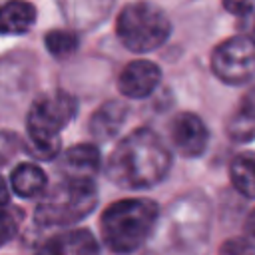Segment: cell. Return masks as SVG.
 Instances as JSON below:
<instances>
[{"label": "cell", "instance_id": "obj_1", "mask_svg": "<svg viewBox=\"0 0 255 255\" xmlns=\"http://www.w3.org/2000/svg\"><path fill=\"white\" fill-rule=\"evenodd\" d=\"M171 155L165 143L149 128H139L124 137L108 157V177L128 189H143L159 183L169 171Z\"/></svg>", "mask_w": 255, "mask_h": 255}, {"label": "cell", "instance_id": "obj_2", "mask_svg": "<svg viewBox=\"0 0 255 255\" xmlns=\"http://www.w3.org/2000/svg\"><path fill=\"white\" fill-rule=\"evenodd\" d=\"M157 215L159 207L153 199H120L102 213V239L116 253H131L151 235Z\"/></svg>", "mask_w": 255, "mask_h": 255}, {"label": "cell", "instance_id": "obj_3", "mask_svg": "<svg viewBox=\"0 0 255 255\" xmlns=\"http://www.w3.org/2000/svg\"><path fill=\"white\" fill-rule=\"evenodd\" d=\"M78 102L64 90H52L38 96L26 118L28 147L38 159H54L60 151V131L74 120Z\"/></svg>", "mask_w": 255, "mask_h": 255}, {"label": "cell", "instance_id": "obj_4", "mask_svg": "<svg viewBox=\"0 0 255 255\" xmlns=\"http://www.w3.org/2000/svg\"><path fill=\"white\" fill-rule=\"evenodd\" d=\"M98 203L94 179H68L54 185L38 203L34 219L42 227H66L88 217Z\"/></svg>", "mask_w": 255, "mask_h": 255}, {"label": "cell", "instance_id": "obj_5", "mask_svg": "<svg viewBox=\"0 0 255 255\" xmlns=\"http://www.w3.org/2000/svg\"><path fill=\"white\" fill-rule=\"evenodd\" d=\"M116 34L128 50L147 54L165 44L171 34V22L161 8L149 2H131L122 8L116 20Z\"/></svg>", "mask_w": 255, "mask_h": 255}, {"label": "cell", "instance_id": "obj_6", "mask_svg": "<svg viewBox=\"0 0 255 255\" xmlns=\"http://www.w3.org/2000/svg\"><path fill=\"white\" fill-rule=\"evenodd\" d=\"M213 74L231 86L249 82L255 76V38L239 34L223 40L211 54Z\"/></svg>", "mask_w": 255, "mask_h": 255}, {"label": "cell", "instance_id": "obj_7", "mask_svg": "<svg viewBox=\"0 0 255 255\" xmlns=\"http://www.w3.org/2000/svg\"><path fill=\"white\" fill-rule=\"evenodd\" d=\"M169 137L173 147L185 157H197L207 147V128L199 116L191 112L177 114L169 124Z\"/></svg>", "mask_w": 255, "mask_h": 255}, {"label": "cell", "instance_id": "obj_8", "mask_svg": "<svg viewBox=\"0 0 255 255\" xmlns=\"http://www.w3.org/2000/svg\"><path fill=\"white\" fill-rule=\"evenodd\" d=\"M159 80H161V70L153 62L133 60L122 70L118 88L124 96L139 100V98H147L157 88Z\"/></svg>", "mask_w": 255, "mask_h": 255}, {"label": "cell", "instance_id": "obj_9", "mask_svg": "<svg viewBox=\"0 0 255 255\" xmlns=\"http://www.w3.org/2000/svg\"><path fill=\"white\" fill-rule=\"evenodd\" d=\"M36 255H100V247L88 229H72L50 237Z\"/></svg>", "mask_w": 255, "mask_h": 255}, {"label": "cell", "instance_id": "obj_10", "mask_svg": "<svg viewBox=\"0 0 255 255\" xmlns=\"http://www.w3.org/2000/svg\"><path fill=\"white\" fill-rule=\"evenodd\" d=\"M100 169V149L94 143L68 147L60 157V171L68 179H94Z\"/></svg>", "mask_w": 255, "mask_h": 255}, {"label": "cell", "instance_id": "obj_11", "mask_svg": "<svg viewBox=\"0 0 255 255\" xmlns=\"http://www.w3.org/2000/svg\"><path fill=\"white\" fill-rule=\"evenodd\" d=\"M128 118V108L126 104L118 102V100H110L106 104H102L90 118V133L96 139H110L112 135H116L120 131V128L124 126Z\"/></svg>", "mask_w": 255, "mask_h": 255}, {"label": "cell", "instance_id": "obj_12", "mask_svg": "<svg viewBox=\"0 0 255 255\" xmlns=\"http://www.w3.org/2000/svg\"><path fill=\"white\" fill-rule=\"evenodd\" d=\"M36 22V8L24 0H8L0 6V34H24Z\"/></svg>", "mask_w": 255, "mask_h": 255}, {"label": "cell", "instance_id": "obj_13", "mask_svg": "<svg viewBox=\"0 0 255 255\" xmlns=\"http://www.w3.org/2000/svg\"><path fill=\"white\" fill-rule=\"evenodd\" d=\"M46 173L36 163H20L10 175V187L20 197H36L46 189Z\"/></svg>", "mask_w": 255, "mask_h": 255}, {"label": "cell", "instance_id": "obj_14", "mask_svg": "<svg viewBox=\"0 0 255 255\" xmlns=\"http://www.w3.org/2000/svg\"><path fill=\"white\" fill-rule=\"evenodd\" d=\"M227 131L237 141L255 137V86L243 96L237 112L227 122Z\"/></svg>", "mask_w": 255, "mask_h": 255}, {"label": "cell", "instance_id": "obj_15", "mask_svg": "<svg viewBox=\"0 0 255 255\" xmlns=\"http://www.w3.org/2000/svg\"><path fill=\"white\" fill-rule=\"evenodd\" d=\"M229 175H231L233 187L241 195L253 199L255 197V151L237 153L229 165Z\"/></svg>", "mask_w": 255, "mask_h": 255}, {"label": "cell", "instance_id": "obj_16", "mask_svg": "<svg viewBox=\"0 0 255 255\" xmlns=\"http://www.w3.org/2000/svg\"><path fill=\"white\" fill-rule=\"evenodd\" d=\"M44 44L54 58H68L78 50V36L70 30H50Z\"/></svg>", "mask_w": 255, "mask_h": 255}, {"label": "cell", "instance_id": "obj_17", "mask_svg": "<svg viewBox=\"0 0 255 255\" xmlns=\"http://www.w3.org/2000/svg\"><path fill=\"white\" fill-rule=\"evenodd\" d=\"M20 221H22V213L18 209L10 207L8 203L0 205V247L14 239V235L18 233Z\"/></svg>", "mask_w": 255, "mask_h": 255}, {"label": "cell", "instance_id": "obj_18", "mask_svg": "<svg viewBox=\"0 0 255 255\" xmlns=\"http://www.w3.org/2000/svg\"><path fill=\"white\" fill-rule=\"evenodd\" d=\"M219 255H255V247L245 237H233L221 245Z\"/></svg>", "mask_w": 255, "mask_h": 255}, {"label": "cell", "instance_id": "obj_19", "mask_svg": "<svg viewBox=\"0 0 255 255\" xmlns=\"http://www.w3.org/2000/svg\"><path fill=\"white\" fill-rule=\"evenodd\" d=\"M223 8L233 16H249L255 10V0H221Z\"/></svg>", "mask_w": 255, "mask_h": 255}, {"label": "cell", "instance_id": "obj_20", "mask_svg": "<svg viewBox=\"0 0 255 255\" xmlns=\"http://www.w3.org/2000/svg\"><path fill=\"white\" fill-rule=\"evenodd\" d=\"M18 137L14 133H0V165L18 149Z\"/></svg>", "mask_w": 255, "mask_h": 255}, {"label": "cell", "instance_id": "obj_21", "mask_svg": "<svg viewBox=\"0 0 255 255\" xmlns=\"http://www.w3.org/2000/svg\"><path fill=\"white\" fill-rule=\"evenodd\" d=\"M245 239L255 247V209L249 213V217L245 221Z\"/></svg>", "mask_w": 255, "mask_h": 255}, {"label": "cell", "instance_id": "obj_22", "mask_svg": "<svg viewBox=\"0 0 255 255\" xmlns=\"http://www.w3.org/2000/svg\"><path fill=\"white\" fill-rule=\"evenodd\" d=\"M8 199H10V191H8V183L2 179V175H0V205H6L8 203Z\"/></svg>", "mask_w": 255, "mask_h": 255}, {"label": "cell", "instance_id": "obj_23", "mask_svg": "<svg viewBox=\"0 0 255 255\" xmlns=\"http://www.w3.org/2000/svg\"><path fill=\"white\" fill-rule=\"evenodd\" d=\"M245 18H249V20H251V32L255 34V10H253L249 16H245Z\"/></svg>", "mask_w": 255, "mask_h": 255}]
</instances>
